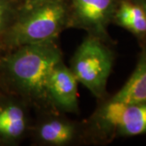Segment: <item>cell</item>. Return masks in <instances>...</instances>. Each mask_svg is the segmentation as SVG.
<instances>
[{
  "label": "cell",
  "mask_w": 146,
  "mask_h": 146,
  "mask_svg": "<svg viewBox=\"0 0 146 146\" xmlns=\"http://www.w3.org/2000/svg\"><path fill=\"white\" fill-rule=\"evenodd\" d=\"M68 28H76L107 42L117 0H68Z\"/></svg>",
  "instance_id": "obj_5"
},
{
  "label": "cell",
  "mask_w": 146,
  "mask_h": 146,
  "mask_svg": "<svg viewBox=\"0 0 146 146\" xmlns=\"http://www.w3.org/2000/svg\"><path fill=\"white\" fill-rule=\"evenodd\" d=\"M40 120L33 129V136L40 145L66 146L76 142L82 136L84 131L79 123L51 111Z\"/></svg>",
  "instance_id": "obj_7"
},
{
  "label": "cell",
  "mask_w": 146,
  "mask_h": 146,
  "mask_svg": "<svg viewBox=\"0 0 146 146\" xmlns=\"http://www.w3.org/2000/svg\"><path fill=\"white\" fill-rule=\"evenodd\" d=\"M89 134L97 140L146 133V102L126 103L107 100L95 111L89 123Z\"/></svg>",
  "instance_id": "obj_4"
},
{
  "label": "cell",
  "mask_w": 146,
  "mask_h": 146,
  "mask_svg": "<svg viewBox=\"0 0 146 146\" xmlns=\"http://www.w3.org/2000/svg\"><path fill=\"white\" fill-rule=\"evenodd\" d=\"M68 0L21 1L16 18L3 35L4 45L11 49L56 41L68 28Z\"/></svg>",
  "instance_id": "obj_2"
},
{
  "label": "cell",
  "mask_w": 146,
  "mask_h": 146,
  "mask_svg": "<svg viewBox=\"0 0 146 146\" xmlns=\"http://www.w3.org/2000/svg\"><path fill=\"white\" fill-rule=\"evenodd\" d=\"M63 61L56 41L25 45L13 49L3 58L2 67L16 94L29 106L50 110L46 98L50 74Z\"/></svg>",
  "instance_id": "obj_1"
},
{
  "label": "cell",
  "mask_w": 146,
  "mask_h": 146,
  "mask_svg": "<svg viewBox=\"0 0 146 146\" xmlns=\"http://www.w3.org/2000/svg\"><path fill=\"white\" fill-rule=\"evenodd\" d=\"M21 1H33V0H21Z\"/></svg>",
  "instance_id": "obj_13"
},
{
  "label": "cell",
  "mask_w": 146,
  "mask_h": 146,
  "mask_svg": "<svg viewBox=\"0 0 146 146\" xmlns=\"http://www.w3.org/2000/svg\"><path fill=\"white\" fill-rule=\"evenodd\" d=\"M106 42L87 35L74 53L69 67L78 83L82 84L98 99L106 95L115 60L114 53Z\"/></svg>",
  "instance_id": "obj_3"
},
{
  "label": "cell",
  "mask_w": 146,
  "mask_h": 146,
  "mask_svg": "<svg viewBox=\"0 0 146 146\" xmlns=\"http://www.w3.org/2000/svg\"><path fill=\"white\" fill-rule=\"evenodd\" d=\"M23 99L0 102V141L16 143L32 130L28 108Z\"/></svg>",
  "instance_id": "obj_8"
},
{
  "label": "cell",
  "mask_w": 146,
  "mask_h": 146,
  "mask_svg": "<svg viewBox=\"0 0 146 146\" xmlns=\"http://www.w3.org/2000/svg\"><path fill=\"white\" fill-rule=\"evenodd\" d=\"M136 2H137L141 6V7L143 8L145 15L146 16V0H135Z\"/></svg>",
  "instance_id": "obj_12"
},
{
  "label": "cell",
  "mask_w": 146,
  "mask_h": 146,
  "mask_svg": "<svg viewBox=\"0 0 146 146\" xmlns=\"http://www.w3.org/2000/svg\"><path fill=\"white\" fill-rule=\"evenodd\" d=\"M110 100L126 103L146 102V42L142 46L136 67L130 78Z\"/></svg>",
  "instance_id": "obj_9"
},
{
  "label": "cell",
  "mask_w": 146,
  "mask_h": 146,
  "mask_svg": "<svg viewBox=\"0 0 146 146\" xmlns=\"http://www.w3.org/2000/svg\"><path fill=\"white\" fill-rule=\"evenodd\" d=\"M20 4L16 0H0V36L4 34L14 21Z\"/></svg>",
  "instance_id": "obj_11"
},
{
  "label": "cell",
  "mask_w": 146,
  "mask_h": 146,
  "mask_svg": "<svg viewBox=\"0 0 146 146\" xmlns=\"http://www.w3.org/2000/svg\"><path fill=\"white\" fill-rule=\"evenodd\" d=\"M78 81L63 61L53 68L46 84L47 102L50 110L78 114Z\"/></svg>",
  "instance_id": "obj_6"
},
{
  "label": "cell",
  "mask_w": 146,
  "mask_h": 146,
  "mask_svg": "<svg viewBox=\"0 0 146 146\" xmlns=\"http://www.w3.org/2000/svg\"><path fill=\"white\" fill-rule=\"evenodd\" d=\"M113 21L139 38L146 36V16L135 0H117Z\"/></svg>",
  "instance_id": "obj_10"
}]
</instances>
